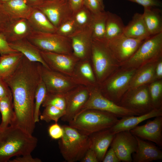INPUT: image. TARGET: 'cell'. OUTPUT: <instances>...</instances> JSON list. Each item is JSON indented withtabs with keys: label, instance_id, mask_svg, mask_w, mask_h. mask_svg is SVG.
<instances>
[{
	"label": "cell",
	"instance_id": "1",
	"mask_svg": "<svg viewBox=\"0 0 162 162\" xmlns=\"http://www.w3.org/2000/svg\"><path fill=\"white\" fill-rule=\"evenodd\" d=\"M41 64L31 61L25 56L13 74L4 80L12 94L14 117L10 125L32 135L35 128L34 113L35 97L42 79Z\"/></svg>",
	"mask_w": 162,
	"mask_h": 162
},
{
	"label": "cell",
	"instance_id": "2",
	"mask_svg": "<svg viewBox=\"0 0 162 162\" xmlns=\"http://www.w3.org/2000/svg\"><path fill=\"white\" fill-rule=\"evenodd\" d=\"M38 140L16 126L0 129V162H9L14 156L31 154Z\"/></svg>",
	"mask_w": 162,
	"mask_h": 162
},
{
	"label": "cell",
	"instance_id": "3",
	"mask_svg": "<svg viewBox=\"0 0 162 162\" xmlns=\"http://www.w3.org/2000/svg\"><path fill=\"white\" fill-rule=\"evenodd\" d=\"M109 112L88 109L78 113L69 122V125L80 133L90 136L96 132L111 128L118 121Z\"/></svg>",
	"mask_w": 162,
	"mask_h": 162
},
{
	"label": "cell",
	"instance_id": "4",
	"mask_svg": "<svg viewBox=\"0 0 162 162\" xmlns=\"http://www.w3.org/2000/svg\"><path fill=\"white\" fill-rule=\"evenodd\" d=\"M90 59L98 86L120 67L105 40H92Z\"/></svg>",
	"mask_w": 162,
	"mask_h": 162
},
{
	"label": "cell",
	"instance_id": "5",
	"mask_svg": "<svg viewBox=\"0 0 162 162\" xmlns=\"http://www.w3.org/2000/svg\"><path fill=\"white\" fill-rule=\"evenodd\" d=\"M63 134L58 141L60 152L68 162L80 161L91 147L90 137L83 134L69 125L62 126Z\"/></svg>",
	"mask_w": 162,
	"mask_h": 162
},
{
	"label": "cell",
	"instance_id": "6",
	"mask_svg": "<svg viewBox=\"0 0 162 162\" xmlns=\"http://www.w3.org/2000/svg\"><path fill=\"white\" fill-rule=\"evenodd\" d=\"M162 58V32L145 39L133 55L120 67L137 69L146 64L154 62Z\"/></svg>",
	"mask_w": 162,
	"mask_h": 162
},
{
	"label": "cell",
	"instance_id": "7",
	"mask_svg": "<svg viewBox=\"0 0 162 162\" xmlns=\"http://www.w3.org/2000/svg\"><path fill=\"white\" fill-rule=\"evenodd\" d=\"M136 69L120 67L98 86L102 95L118 105L128 90Z\"/></svg>",
	"mask_w": 162,
	"mask_h": 162
},
{
	"label": "cell",
	"instance_id": "8",
	"mask_svg": "<svg viewBox=\"0 0 162 162\" xmlns=\"http://www.w3.org/2000/svg\"><path fill=\"white\" fill-rule=\"evenodd\" d=\"M27 39L40 51L73 54L70 38L56 32L43 33L34 31Z\"/></svg>",
	"mask_w": 162,
	"mask_h": 162
},
{
	"label": "cell",
	"instance_id": "9",
	"mask_svg": "<svg viewBox=\"0 0 162 162\" xmlns=\"http://www.w3.org/2000/svg\"><path fill=\"white\" fill-rule=\"evenodd\" d=\"M89 88L88 99L78 113L86 110L95 109L109 112L117 118L137 116L134 112L118 105L105 98L100 92L98 86L90 87Z\"/></svg>",
	"mask_w": 162,
	"mask_h": 162
},
{
	"label": "cell",
	"instance_id": "10",
	"mask_svg": "<svg viewBox=\"0 0 162 162\" xmlns=\"http://www.w3.org/2000/svg\"><path fill=\"white\" fill-rule=\"evenodd\" d=\"M118 105L134 112L137 116L144 114L154 109L147 85L128 90Z\"/></svg>",
	"mask_w": 162,
	"mask_h": 162
},
{
	"label": "cell",
	"instance_id": "11",
	"mask_svg": "<svg viewBox=\"0 0 162 162\" xmlns=\"http://www.w3.org/2000/svg\"><path fill=\"white\" fill-rule=\"evenodd\" d=\"M40 74L48 93L64 94L80 85L74 78L47 68L42 64Z\"/></svg>",
	"mask_w": 162,
	"mask_h": 162
},
{
	"label": "cell",
	"instance_id": "12",
	"mask_svg": "<svg viewBox=\"0 0 162 162\" xmlns=\"http://www.w3.org/2000/svg\"><path fill=\"white\" fill-rule=\"evenodd\" d=\"M40 54L50 69L72 77L77 81L75 69L79 60L73 54H67L43 51H40Z\"/></svg>",
	"mask_w": 162,
	"mask_h": 162
},
{
	"label": "cell",
	"instance_id": "13",
	"mask_svg": "<svg viewBox=\"0 0 162 162\" xmlns=\"http://www.w3.org/2000/svg\"><path fill=\"white\" fill-rule=\"evenodd\" d=\"M144 40L129 38L123 34L106 41L120 66L133 55Z\"/></svg>",
	"mask_w": 162,
	"mask_h": 162
},
{
	"label": "cell",
	"instance_id": "14",
	"mask_svg": "<svg viewBox=\"0 0 162 162\" xmlns=\"http://www.w3.org/2000/svg\"><path fill=\"white\" fill-rule=\"evenodd\" d=\"M36 8L42 11L56 28L70 18L73 13L68 0H46Z\"/></svg>",
	"mask_w": 162,
	"mask_h": 162
},
{
	"label": "cell",
	"instance_id": "15",
	"mask_svg": "<svg viewBox=\"0 0 162 162\" xmlns=\"http://www.w3.org/2000/svg\"><path fill=\"white\" fill-rule=\"evenodd\" d=\"M90 94L89 87L80 85L64 94L66 102L65 114L62 121L69 122L79 113L88 100Z\"/></svg>",
	"mask_w": 162,
	"mask_h": 162
},
{
	"label": "cell",
	"instance_id": "16",
	"mask_svg": "<svg viewBox=\"0 0 162 162\" xmlns=\"http://www.w3.org/2000/svg\"><path fill=\"white\" fill-rule=\"evenodd\" d=\"M110 145L121 161H132V154L136 151L138 142L136 136L130 130L116 133Z\"/></svg>",
	"mask_w": 162,
	"mask_h": 162
},
{
	"label": "cell",
	"instance_id": "17",
	"mask_svg": "<svg viewBox=\"0 0 162 162\" xmlns=\"http://www.w3.org/2000/svg\"><path fill=\"white\" fill-rule=\"evenodd\" d=\"M134 135L154 142L162 147V116L148 120L142 125L136 126L130 130Z\"/></svg>",
	"mask_w": 162,
	"mask_h": 162
},
{
	"label": "cell",
	"instance_id": "18",
	"mask_svg": "<svg viewBox=\"0 0 162 162\" xmlns=\"http://www.w3.org/2000/svg\"><path fill=\"white\" fill-rule=\"evenodd\" d=\"M69 38L73 54L79 61L90 59L92 40L91 26L78 31Z\"/></svg>",
	"mask_w": 162,
	"mask_h": 162
},
{
	"label": "cell",
	"instance_id": "19",
	"mask_svg": "<svg viewBox=\"0 0 162 162\" xmlns=\"http://www.w3.org/2000/svg\"><path fill=\"white\" fill-rule=\"evenodd\" d=\"M34 31L28 19L20 18L11 20L2 33L9 43L27 38Z\"/></svg>",
	"mask_w": 162,
	"mask_h": 162
},
{
	"label": "cell",
	"instance_id": "20",
	"mask_svg": "<svg viewBox=\"0 0 162 162\" xmlns=\"http://www.w3.org/2000/svg\"><path fill=\"white\" fill-rule=\"evenodd\" d=\"M115 135L110 128L89 136L91 142V148L95 152L98 162L102 161Z\"/></svg>",
	"mask_w": 162,
	"mask_h": 162
},
{
	"label": "cell",
	"instance_id": "21",
	"mask_svg": "<svg viewBox=\"0 0 162 162\" xmlns=\"http://www.w3.org/2000/svg\"><path fill=\"white\" fill-rule=\"evenodd\" d=\"M160 116H162V108H154L142 115L128 116L122 118L110 129L115 134L122 131L130 130L146 120Z\"/></svg>",
	"mask_w": 162,
	"mask_h": 162
},
{
	"label": "cell",
	"instance_id": "22",
	"mask_svg": "<svg viewBox=\"0 0 162 162\" xmlns=\"http://www.w3.org/2000/svg\"><path fill=\"white\" fill-rule=\"evenodd\" d=\"M138 142L136 151L134 153L132 161L150 162L162 159V152L155 145L136 136Z\"/></svg>",
	"mask_w": 162,
	"mask_h": 162
},
{
	"label": "cell",
	"instance_id": "23",
	"mask_svg": "<svg viewBox=\"0 0 162 162\" xmlns=\"http://www.w3.org/2000/svg\"><path fill=\"white\" fill-rule=\"evenodd\" d=\"M9 44L13 49L22 53L29 60L39 62L45 67L50 69L43 59L40 51L27 38L9 43Z\"/></svg>",
	"mask_w": 162,
	"mask_h": 162
},
{
	"label": "cell",
	"instance_id": "24",
	"mask_svg": "<svg viewBox=\"0 0 162 162\" xmlns=\"http://www.w3.org/2000/svg\"><path fill=\"white\" fill-rule=\"evenodd\" d=\"M123 34L134 38L145 40L150 36L142 14L136 13L128 25L124 26Z\"/></svg>",
	"mask_w": 162,
	"mask_h": 162
},
{
	"label": "cell",
	"instance_id": "25",
	"mask_svg": "<svg viewBox=\"0 0 162 162\" xmlns=\"http://www.w3.org/2000/svg\"><path fill=\"white\" fill-rule=\"evenodd\" d=\"M156 62L146 64L137 69L131 79L128 90L149 84L156 80L155 70Z\"/></svg>",
	"mask_w": 162,
	"mask_h": 162
},
{
	"label": "cell",
	"instance_id": "26",
	"mask_svg": "<svg viewBox=\"0 0 162 162\" xmlns=\"http://www.w3.org/2000/svg\"><path fill=\"white\" fill-rule=\"evenodd\" d=\"M76 80L80 85L88 87L98 86L90 59L79 61L75 69Z\"/></svg>",
	"mask_w": 162,
	"mask_h": 162
},
{
	"label": "cell",
	"instance_id": "27",
	"mask_svg": "<svg viewBox=\"0 0 162 162\" xmlns=\"http://www.w3.org/2000/svg\"><path fill=\"white\" fill-rule=\"evenodd\" d=\"M143 18L150 36L162 32V12L159 8H144Z\"/></svg>",
	"mask_w": 162,
	"mask_h": 162
},
{
	"label": "cell",
	"instance_id": "28",
	"mask_svg": "<svg viewBox=\"0 0 162 162\" xmlns=\"http://www.w3.org/2000/svg\"><path fill=\"white\" fill-rule=\"evenodd\" d=\"M2 4L11 20L28 19L34 8L26 0H10Z\"/></svg>",
	"mask_w": 162,
	"mask_h": 162
},
{
	"label": "cell",
	"instance_id": "29",
	"mask_svg": "<svg viewBox=\"0 0 162 162\" xmlns=\"http://www.w3.org/2000/svg\"><path fill=\"white\" fill-rule=\"evenodd\" d=\"M23 56L18 52L0 55V77L4 80L11 75L18 67Z\"/></svg>",
	"mask_w": 162,
	"mask_h": 162
},
{
	"label": "cell",
	"instance_id": "30",
	"mask_svg": "<svg viewBox=\"0 0 162 162\" xmlns=\"http://www.w3.org/2000/svg\"><path fill=\"white\" fill-rule=\"evenodd\" d=\"M34 31L43 33H56L57 28L38 9L34 8L28 19Z\"/></svg>",
	"mask_w": 162,
	"mask_h": 162
},
{
	"label": "cell",
	"instance_id": "31",
	"mask_svg": "<svg viewBox=\"0 0 162 162\" xmlns=\"http://www.w3.org/2000/svg\"><path fill=\"white\" fill-rule=\"evenodd\" d=\"M105 40H108L123 34L125 26L120 16L107 11Z\"/></svg>",
	"mask_w": 162,
	"mask_h": 162
},
{
	"label": "cell",
	"instance_id": "32",
	"mask_svg": "<svg viewBox=\"0 0 162 162\" xmlns=\"http://www.w3.org/2000/svg\"><path fill=\"white\" fill-rule=\"evenodd\" d=\"M107 12L93 14L91 25L92 40H105Z\"/></svg>",
	"mask_w": 162,
	"mask_h": 162
},
{
	"label": "cell",
	"instance_id": "33",
	"mask_svg": "<svg viewBox=\"0 0 162 162\" xmlns=\"http://www.w3.org/2000/svg\"><path fill=\"white\" fill-rule=\"evenodd\" d=\"M0 112L2 115L0 129H3L10 125L14 118L12 95L0 98Z\"/></svg>",
	"mask_w": 162,
	"mask_h": 162
},
{
	"label": "cell",
	"instance_id": "34",
	"mask_svg": "<svg viewBox=\"0 0 162 162\" xmlns=\"http://www.w3.org/2000/svg\"><path fill=\"white\" fill-rule=\"evenodd\" d=\"M93 14L83 5L73 13L72 17L79 30L91 26Z\"/></svg>",
	"mask_w": 162,
	"mask_h": 162
},
{
	"label": "cell",
	"instance_id": "35",
	"mask_svg": "<svg viewBox=\"0 0 162 162\" xmlns=\"http://www.w3.org/2000/svg\"><path fill=\"white\" fill-rule=\"evenodd\" d=\"M151 102L154 109L162 108V80L154 81L148 85Z\"/></svg>",
	"mask_w": 162,
	"mask_h": 162
},
{
	"label": "cell",
	"instance_id": "36",
	"mask_svg": "<svg viewBox=\"0 0 162 162\" xmlns=\"http://www.w3.org/2000/svg\"><path fill=\"white\" fill-rule=\"evenodd\" d=\"M47 94L46 87L41 80L37 88L35 95L34 118L36 123L39 122L40 107Z\"/></svg>",
	"mask_w": 162,
	"mask_h": 162
},
{
	"label": "cell",
	"instance_id": "37",
	"mask_svg": "<svg viewBox=\"0 0 162 162\" xmlns=\"http://www.w3.org/2000/svg\"><path fill=\"white\" fill-rule=\"evenodd\" d=\"M48 105H51L55 106L62 111L65 114L66 102L64 94H53L47 92L42 105L44 107Z\"/></svg>",
	"mask_w": 162,
	"mask_h": 162
},
{
	"label": "cell",
	"instance_id": "38",
	"mask_svg": "<svg viewBox=\"0 0 162 162\" xmlns=\"http://www.w3.org/2000/svg\"><path fill=\"white\" fill-rule=\"evenodd\" d=\"M42 114L40 116L39 118L42 121L46 122L54 121L57 122L65 113L61 110L55 106L48 105L45 106Z\"/></svg>",
	"mask_w": 162,
	"mask_h": 162
},
{
	"label": "cell",
	"instance_id": "39",
	"mask_svg": "<svg viewBox=\"0 0 162 162\" xmlns=\"http://www.w3.org/2000/svg\"><path fill=\"white\" fill-rule=\"evenodd\" d=\"M79 30L72 16L57 28L56 33L69 37Z\"/></svg>",
	"mask_w": 162,
	"mask_h": 162
},
{
	"label": "cell",
	"instance_id": "40",
	"mask_svg": "<svg viewBox=\"0 0 162 162\" xmlns=\"http://www.w3.org/2000/svg\"><path fill=\"white\" fill-rule=\"evenodd\" d=\"M83 6L93 14L105 10L98 0H84Z\"/></svg>",
	"mask_w": 162,
	"mask_h": 162
},
{
	"label": "cell",
	"instance_id": "41",
	"mask_svg": "<svg viewBox=\"0 0 162 162\" xmlns=\"http://www.w3.org/2000/svg\"><path fill=\"white\" fill-rule=\"evenodd\" d=\"M48 132L50 136L54 140L60 139L63 134V130L57 122L50 125L49 127Z\"/></svg>",
	"mask_w": 162,
	"mask_h": 162
},
{
	"label": "cell",
	"instance_id": "42",
	"mask_svg": "<svg viewBox=\"0 0 162 162\" xmlns=\"http://www.w3.org/2000/svg\"><path fill=\"white\" fill-rule=\"evenodd\" d=\"M17 52L10 46L2 32H0V55H2Z\"/></svg>",
	"mask_w": 162,
	"mask_h": 162
},
{
	"label": "cell",
	"instance_id": "43",
	"mask_svg": "<svg viewBox=\"0 0 162 162\" xmlns=\"http://www.w3.org/2000/svg\"><path fill=\"white\" fill-rule=\"evenodd\" d=\"M10 20L2 4L0 3V32L4 31Z\"/></svg>",
	"mask_w": 162,
	"mask_h": 162
},
{
	"label": "cell",
	"instance_id": "44",
	"mask_svg": "<svg viewBox=\"0 0 162 162\" xmlns=\"http://www.w3.org/2000/svg\"><path fill=\"white\" fill-rule=\"evenodd\" d=\"M135 2L144 7H154L160 8L162 2L160 0H126Z\"/></svg>",
	"mask_w": 162,
	"mask_h": 162
},
{
	"label": "cell",
	"instance_id": "45",
	"mask_svg": "<svg viewBox=\"0 0 162 162\" xmlns=\"http://www.w3.org/2000/svg\"><path fill=\"white\" fill-rule=\"evenodd\" d=\"M9 162H41V160L38 158H33L31 154L16 157L15 158L10 160Z\"/></svg>",
	"mask_w": 162,
	"mask_h": 162
},
{
	"label": "cell",
	"instance_id": "46",
	"mask_svg": "<svg viewBox=\"0 0 162 162\" xmlns=\"http://www.w3.org/2000/svg\"><path fill=\"white\" fill-rule=\"evenodd\" d=\"M12 95L11 90L4 79L0 77V98Z\"/></svg>",
	"mask_w": 162,
	"mask_h": 162
},
{
	"label": "cell",
	"instance_id": "47",
	"mask_svg": "<svg viewBox=\"0 0 162 162\" xmlns=\"http://www.w3.org/2000/svg\"><path fill=\"white\" fill-rule=\"evenodd\" d=\"M103 162H120L113 148H111L106 152L102 161Z\"/></svg>",
	"mask_w": 162,
	"mask_h": 162
},
{
	"label": "cell",
	"instance_id": "48",
	"mask_svg": "<svg viewBox=\"0 0 162 162\" xmlns=\"http://www.w3.org/2000/svg\"><path fill=\"white\" fill-rule=\"evenodd\" d=\"M80 161L81 162H98L95 152L91 147L87 151Z\"/></svg>",
	"mask_w": 162,
	"mask_h": 162
},
{
	"label": "cell",
	"instance_id": "49",
	"mask_svg": "<svg viewBox=\"0 0 162 162\" xmlns=\"http://www.w3.org/2000/svg\"><path fill=\"white\" fill-rule=\"evenodd\" d=\"M155 73L156 80H162V58H160L156 62Z\"/></svg>",
	"mask_w": 162,
	"mask_h": 162
},
{
	"label": "cell",
	"instance_id": "50",
	"mask_svg": "<svg viewBox=\"0 0 162 162\" xmlns=\"http://www.w3.org/2000/svg\"><path fill=\"white\" fill-rule=\"evenodd\" d=\"M83 0H68L70 8L73 13L83 6Z\"/></svg>",
	"mask_w": 162,
	"mask_h": 162
},
{
	"label": "cell",
	"instance_id": "51",
	"mask_svg": "<svg viewBox=\"0 0 162 162\" xmlns=\"http://www.w3.org/2000/svg\"><path fill=\"white\" fill-rule=\"evenodd\" d=\"M46 0H26L27 3L33 8H36L42 4Z\"/></svg>",
	"mask_w": 162,
	"mask_h": 162
},
{
	"label": "cell",
	"instance_id": "52",
	"mask_svg": "<svg viewBox=\"0 0 162 162\" xmlns=\"http://www.w3.org/2000/svg\"><path fill=\"white\" fill-rule=\"evenodd\" d=\"M100 3L101 5L104 8V0H98Z\"/></svg>",
	"mask_w": 162,
	"mask_h": 162
},
{
	"label": "cell",
	"instance_id": "53",
	"mask_svg": "<svg viewBox=\"0 0 162 162\" xmlns=\"http://www.w3.org/2000/svg\"><path fill=\"white\" fill-rule=\"evenodd\" d=\"M10 0H0V3L3 4Z\"/></svg>",
	"mask_w": 162,
	"mask_h": 162
},
{
	"label": "cell",
	"instance_id": "54",
	"mask_svg": "<svg viewBox=\"0 0 162 162\" xmlns=\"http://www.w3.org/2000/svg\"></svg>",
	"mask_w": 162,
	"mask_h": 162
}]
</instances>
